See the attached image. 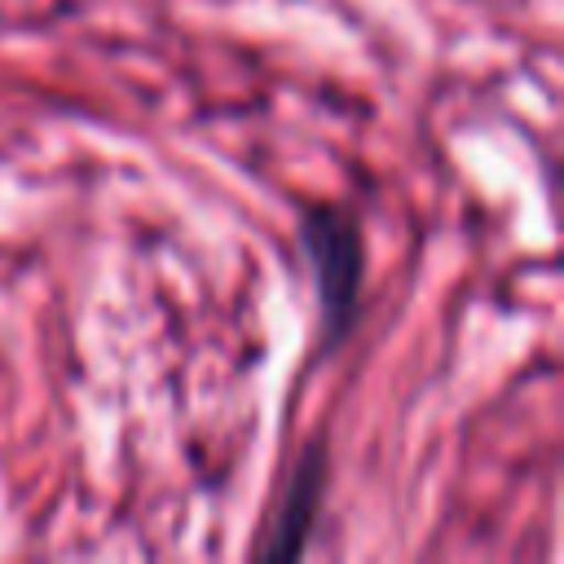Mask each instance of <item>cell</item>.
Segmentation results:
<instances>
[{
    "instance_id": "obj_2",
    "label": "cell",
    "mask_w": 564,
    "mask_h": 564,
    "mask_svg": "<svg viewBox=\"0 0 564 564\" xmlns=\"http://www.w3.org/2000/svg\"><path fill=\"white\" fill-rule=\"evenodd\" d=\"M322 485H326V449L322 441H313L291 476H286V489H282V502H278V516L269 524V538L256 546V555L264 560H291L304 551L313 524H317V511H322Z\"/></svg>"
},
{
    "instance_id": "obj_1",
    "label": "cell",
    "mask_w": 564,
    "mask_h": 564,
    "mask_svg": "<svg viewBox=\"0 0 564 564\" xmlns=\"http://www.w3.org/2000/svg\"><path fill=\"white\" fill-rule=\"evenodd\" d=\"M300 242H304L308 264H313L322 348L330 352L357 326V313H361V278H366L361 220L352 207H339V203L313 207L300 220Z\"/></svg>"
}]
</instances>
